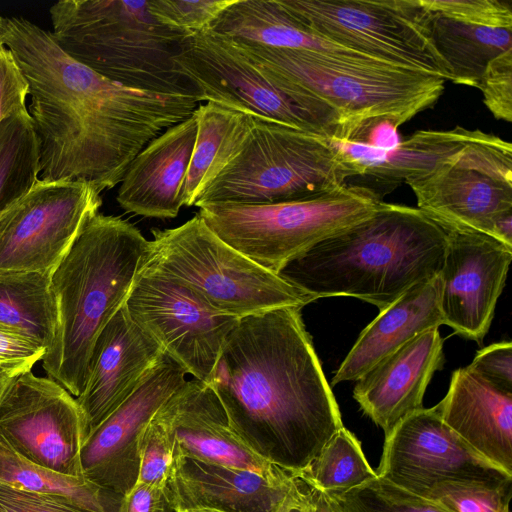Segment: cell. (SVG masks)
I'll return each instance as SVG.
<instances>
[{"mask_svg":"<svg viewBox=\"0 0 512 512\" xmlns=\"http://www.w3.org/2000/svg\"><path fill=\"white\" fill-rule=\"evenodd\" d=\"M301 473L326 493L346 492L377 476L362 451L361 443L345 427L330 438Z\"/></svg>","mask_w":512,"mask_h":512,"instance_id":"cell-32","label":"cell"},{"mask_svg":"<svg viewBox=\"0 0 512 512\" xmlns=\"http://www.w3.org/2000/svg\"><path fill=\"white\" fill-rule=\"evenodd\" d=\"M381 199L368 185H345L297 201L203 204L197 214L229 246L279 274L289 262L319 242L371 216Z\"/></svg>","mask_w":512,"mask_h":512,"instance_id":"cell-9","label":"cell"},{"mask_svg":"<svg viewBox=\"0 0 512 512\" xmlns=\"http://www.w3.org/2000/svg\"><path fill=\"white\" fill-rule=\"evenodd\" d=\"M197 133L193 114L152 139L131 161L116 196L127 212L174 218L183 205V186Z\"/></svg>","mask_w":512,"mask_h":512,"instance_id":"cell-23","label":"cell"},{"mask_svg":"<svg viewBox=\"0 0 512 512\" xmlns=\"http://www.w3.org/2000/svg\"><path fill=\"white\" fill-rule=\"evenodd\" d=\"M174 62L195 86L202 102L260 115L328 138L346 137L345 127L331 107L280 87L230 37L211 29L187 35Z\"/></svg>","mask_w":512,"mask_h":512,"instance_id":"cell-10","label":"cell"},{"mask_svg":"<svg viewBox=\"0 0 512 512\" xmlns=\"http://www.w3.org/2000/svg\"><path fill=\"white\" fill-rule=\"evenodd\" d=\"M86 437L76 398L51 378L29 371L13 378L0 398V440L35 464L83 477Z\"/></svg>","mask_w":512,"mask_h":512,"instance_id":"cell-15","label":"cell"},{"mask_svg":"<svg viewBox=\"0 0 512 512\" xmlns=\"http://www.w3.org/2000/svg\"><path fill=\"white\" fill-rule=\"evenodd\" d=\"M173 512H226L213 507L195 506L175 509Z\"/></svg>","mask_w":512,"mask_h":512,"instance_id":"cell-45","label":"cell"},{"mask_svg":"<svg viewBox=\"0 0 512 512\" xmlns=\"http://www.w3.org/2000/svg\"><path fill=\"white\" fill-rule=\"evenodd\" d=\"M148 242L130 222L98 212L51 272L57 326L42 365L75 398L84 389L96 339L123 307Z\"/></svg>","mask_w":512,"mask_h":512,"instance_id":"cell-4","label":"cell"},{"mask_svg":"<svg viewBox=\"0 0 512 512\" xmlns=\"http://www.w3.org/2000/svg\"><path fill=\"white\" fill-rule=\"evenodd\" d=\"M439 275L406 291L360 333L337 369L332 385L357 381L421 333L443 325Z\"/></svg>","mask_w":512,"mask_h":512,"instance_id":"cell-25","label":"cell"},{"mask_svg":"<svg viewBox=\"0 0 512 512\" xmlns=\"http://www.w3.org/2000/svg\"><path fill=\"white\" fill-rule=\"evenodd\" d=\"M169 487L138 483L120 499L117 512H173Z\"/></svg>","mask_w":512,"mask_h":512,"instance_id":"cell-43","label":"cell"},{"mask_svg":"<svg viewBox=\"0 0 512 512\" xmlns=\"http://www.w3.org/2000/svg\"><path fill=\"white\" fill-rule=\"evenodd\" d=\"M447 246L439 273L443 324L482 343L505 286L512 247L489 235L446 230Z\"/></svg>","mask_w":512,"mask_h":512,"instance_id":"cell-18","label":"cell"},{"mask_svg":"<svg viewBox=\"0 0 512 512\" xmlns=\"http://www.w3.org/2000/svg\"><path fill=\"white\" fill-rule=\"evenodd\" d=\"M163 354L123 305L97 337L84 389L76 397L87 436L138 388Z\"/></svg>","mask_w":512,"mask_h":512,"instance_id":"cell-21","label":"cell"},{"mask_svg":"<svg viewBox=\"0 0 512 512\" xmlns=\"http://www.w3.org/2000/svg\"><path fill=\"white\" fill-rule=\"evenodd\" d=\"M483 101L497 120L512 121V50L493 59L478 87Z\"/></svg>","mask_w":512,"mask_h":512,"instance_id":"cell-38","label":"cell"},{"mask_svg":"<svg viewBox=\"0 0 512 512\" xmlns=\"http://www.w3.org/2000/svg\"><path fill=\"white\" fill-rule=\"evenodd\" d=\"M233 40L279 86L331 107L346 129V140L379 121L398 128L431 108L446 82L437 75L387 64L351 62Z\"/></svg>","mask_w":512,"mask_h":512,"instance_id":"cell-6","label":"cell"},{"mask_svg":"<svg viewBox=\"0 0 512 512\" xmlns=\"http://www.w3.org/2000/svg\"><path fill=\"white\" fill-rule=\"evenodd\" d=\"M158 413L173 435L175 444L200 460L262 475L287 470L256 448L233 423L215 393L203 381L186 380Z\"/></svg>","mask_w":512,"mask_h":512,"instance_id":"cell-20","label":"cell"},{"mask_svg":"<svg viewBox=\"0 0 512 512\" xmlns=\"http://www.w3.org/2000/svg\"><path fill=\"white\" fill-rule=\"evenodd\" d=\"M378 476L424 497L444 483L501 489L512 475L495 466L450 429L435 407L403 419L385 436Z\"/></svg>","mask_w":512,"mask_h":512,"instance_id":"cell-14","label":"cell"},{"mask_svg":"<svg viewBox=\"0 0 512 512\" xmlns=\"http://www.w3.org/2000/svg\"><path fill=\"white\" fill-rule=\"evenodd\" d=\"M436 14L479 26L511 27L512 10L500 0H422Z\"/></svg>","mask_w":512,"mask_h":512,"instance_id":"cell-37","label":"cell"},{"mask_svg":"<svg viewBox=\"0 0 512 512\" xmlns=\"http://www.w3.org/2000/svg\"><path fill=\"white\" fill-rule=\"evenodd\" d=\"M511 497L512 486L489 489L455 483L437 485L424 496L451 512H510Z\"/></svg>","mask_w":512,"mask_h":512,"instance_id":"cell-36","label":"cell"},{"mask_svg":"<svg viewBox=\"0 0 512 512\" xmlns=\"http://www.w3.org/2000/svg\"><path fill=\"white\" fill-rule=\"evenodd\" d=\"M428 12L433 46L453 83L477 88L487 65L512 50L511 27L479 26Z\"/></svg>","mask_w":512,"mask_h":512,"instance_id":"cell-28","label":"cell"},{"mask_svg":"<svg viewBox=\"0 0 512 512\" xmlns=\"http://www.w3.org/2000/svg\"><path fill=\"white\" fill-rule=\"evenodd\" d=\"M443 361L439 328L427 330L357 380L353 397L386 436L407 416L424 408L426 388Z\"/></svg>","mask_w":512,"mask_h":512,"instance_id":"cell-22","label":"cell"},{"mask_svg":"<svg viewBox=\"0 0 512 512\" xmlns=\"http://www.w3.org/2000/svg\"><path fill=\"white\" fill-rule=\"evenodd\" d=\"M1 43L28 84L42 181L84 182L100 193L111 189L152 139L202 103L193 95L110 81L66 55L49 31L22 17L7 18Z\"/></svg>","mask_w":512,"mask_h":512,"instance_id":"cell-1","label":"cell"},{"mask_svg":"<svg viewBox=\"0 0 512 512\" xmlns=\"http://www.w3.org/2000/svg\"><path fill=\"white\" fill-rule=\"evenodd\" d=\"M194 115L197 133L183 186L185 206L194 205L197 197L237 156L254 125V114L214 102L200 103Z\"/></svg>","mask_w":512,"mask_h":512,"instance_id":"cell-27","label":"cell"},{"mask_svg":"<svg viewBox=\"0 0 512 512\" xmlns=\"http://www.w3.org/2000/svg\"><path fill=\"white\" fill-rule=\"evenodd\" d=\"M187 372L168 355L138 388L88 434L81 451L83 477L121 498L137 481V437L162 405L184 384Z\"/></svg>","mask_w":512,"mask_h":512,"instance_id":"cell-17","label":"cell"},{"mask_svg":"<svg viewBox=\"0 0 512 512\" xmlns=\"http://www.w3.org/2000/svg\"><path fill=\"white\" fill-rule=\"evenodd\" d=\"M468 367L495 388L512 394V343L502 341L479 350Z\"/></svg>","mask_w":512,"mask_h":512,"instance_id":"cell-40","label":"cell"},{"mask_svg":"<svg viewBox=\"0 0 512 512\" xmlns=\"http://www.w3.org/2000/svg\"><path fill=\"white\" fill-rule=\"evenodd\" d=\"M28 84L11 51L0 44V122L26 112Z\"/></svg>","mask_w":512,"mask_h":512,"instance_id":"cell-42","label":"cell"},{"mask_svg":"<svg viewBox=\"0 0 512 512\" xmlns=\"http://www.w3.org/2000/svg\"><path fill=\"white\" fill-rule=\"evenodd\" d=\"M0 481L23 490L61 495L94 512H116L114 507L121 499L105 493L84 477L65 475L35 464L1 440Z\"/></svg>","mask_w":512,"mask_h":512,"instance_id":"cell-30","label":"cell"},{"mask_svg":"<svg viewBox=\"0 0 512 512\" xmlns=\"http://www.w3.org/2000/svg\"><path fill=\"white\" fill-rule=\"evenodd\" d=\"M124 307L166 355L203 382L239 320L214 310L188 287L142 264Z\"/></svg>","mask_w":512,"mask_h":512,"instance_id":"cell-13","label":"cell"},{"mask_svg":"<svg viewBox=\"0 0 512 512\" xmlns=\"http://www.w3.org/2000/svg\"><path fill=\"white\" fill-rule=\"evenodd\" d=\"M46 350L13 331L0 327V372L15 378L31 371Z\"/></svg>","mask_w":512,"mask_h":512,"instance_id":"cell-41","label":"cell"},{"mask_svg":"<svg viewBox=\"0 0 512 512\" xmlns=\"http://www.w3.org/2000/svg\"><path fill=\"white\" fill-rule=\"evenodd\" d=\"M405 183L416 197L417 208L443 229L497 239L499 225L512 218L511 143L476 130L461 150Z\"/></svg>","mask_w":512,"mask_h":512,"instance_id":"cell-12","label":"cell"},{"mask_svg":"<svg viewBox=\"0 0 512 512\" xmlns=\"http://www.w3.org/2000/svg\"><path fill=\"white\" fill-rule=\"evenodd\" d=\"M12 377L8 376L7 374H4L0 372V398L2 397L3 393L5 392L6 388L12 381Z\"/></svg>","mask_w":512,"mask_h":512,"instance_id":"cell-46","label":"cell"},{"mask_svg":"<svg viewBox=\"0 0 512 512\" xmlns=\"http://www.w3.org/2000/svg\"><path fill=\"white\" fill-rule=\"evenodd\" d=\"M209 29L270 48L351 62L385 64L315 34L301 25L277 0H235Z\"/></svg>","mask_w":512,"mask_h":512,"instance_id":"cell-26","label":"cell"},{"mask_svg":"<svg viewBox=\"0 0 512 512\" xmlns=\"http://www.w3.org/2000/svg\"><path fill=\"white\" fill-rule=\"evenodd\" d=\"M328 494L343 512H451L378 475L346 492Z\"/></svg>","mask_w":512,"mask_h":512,"instance_id":"cell-33","label":"cell"},{"mask_svg":"<svg viewBox=\"0 0 512 512\" xmlns=\"http://www.w3.org/2000/svg\"><path fill=\"white\" fill-rule=\"evenodd\" d=\"M204 383L256 448L292 472L344 427L300 308L240 318Z\"/></svg>","mask_w":512,"mask_h":512,"instance_id":"cell-2","label":"cell"},{"mask_svg":"<svg viewBox=\"0 0 512 512\" xmlns=\"http://www.w3.org/2000/svg\"><path fill=\"white\" fill-rule=\"evenodd\" d=\"M287 512H306V510L304 508V502H303V504L301 506L292 508L291 510H289Z\"/></svg>","mask_w":512,"mask_h":512,"instance_id":"cell-48","label":"cell"},{"mask_svg":"<svg viewBox=\"0 0 512 512\" xmlns=\"http://www.w3.org/2000/svg\"><path fill=\"white\" fill-rule=\"evenodd\" d=\"M40 179L39 150L28 111L0 122V216Z\"/></svg>","mask_w":512,"mask_h":512,"instance_id":"cell-31","label":"cell"},{"mask_svg":"<svg viewBox=\"0 0 512 512\" xmlns=\"http://www.w3.org/2000/svg\"><path fill=\"white\" fill-rule=\"evenodd\" d=\"M49 14L57 46L104 78L133 89L200 98L174 62L187 35L158 22L147 1L63 0Z\"/></svg>","mask_w":512,"mask_h":512,"instance_id":"cell-5","label":"cell"},{"mask_svg":"<svg viewBox=\"0 0 512 512\" xmlns=\"http://www.w3.org/2000/svg\"><path fill=\"white\" fill-rule=\"evenodd\" d=\"M315 34L379 62L450 81L421 0H277Z\"/></svg>","mask_w":512,"mask_h":512,"instance_id":"cell-11","label":"cell"},{"mask_svg":"<svg viewBox=\"0 0 512 512\" xmlns=\"http://www.w3.org/2000/svg\"><path fill=\"white\" fill-rule=\"evenodd\" d=\"M0 512H94L53 494L23 490L0 481Z\"/></svg>","mask_w":512,"mask_h":512,"instance_id":"cell-39","label":"cell"},{"mask_svg":"<svg viewBox=\"0 0 512 512\" xmlns=\"http://www.w3.org/2000/svg\"><path fill=\"white\" fill-rule=\"evenodd\" d=\"M168 487L174 509L206 506L226 512H287L303 504L300 472L262 475L200 460L176 444Z\"/></svg>","mask_w":512,"mask_h":512,"instance_id":"cell-19","label":"cell"},{"mask_svg":"<svg viewBox=\"0 0 512 512\" xmlns=\"http://www.w3.org/2000/svg\"><path fill=\"white\" fill-rule=\"evenodd\" d=\"M56 326L51 273L0 270V327L47 351L54 341Z\"/></svg>","mask_w":512,"mask_h":512,"instance_id":"cell-29","label":"cell"},{"mask_svg":"<svg viewBox=\"0 0 512 512\" xmlns=\"http://www.w3.org/2000/svg\"><path fill=\"white\" fill-rule=\"evenodd\" d=\"M101 204L90 184L39 179L0 216V270L51 273Z\"/></svg>","mask_w":512,"mask_h":512,"instance_id":"cell-16","label":"cell"},{"mask_svg":"<svg viewBox=\"0 0 512 512\" xmlns=\"http://www.w3.org/2000/svg\"><path fill=\"white\" fill-rule=\"evenodd\" d=\"M175 441L158 411L140 431L136 442L138 483L168 485Z\"/></svg>","mask_w":512,"mask_h":512,"instance_id":"cell-34","label":"cell"},{"mask_svg":"<svg viewBox=\"0 0 512 512\" xmlns=\"http://www.w3.org/2000/svg\"><path fill=\"white\" fill-rule=\"evenodd\" d=\"M447 232L418 208L381 202L358 224L289 262L279 275L314 300L351 296L380 311L438 276Z\"/></svg>","mask_w":512,"mask_h":512,"instance_id":"cell-3","label":"cell"},{"mask_svg":"<svg viewBox=\"0 0 512 512\" xmlns=\"http://www.w3.org/2000/svg\"><path fill=\"white\" fill-rule=\"evenodd\" d=\"M152 235L141 264L180 282L222 314L240 319L315 301L229 246L198 214L178 227L153 229Z\"/></svg>","mask_w":512,"mask_h":512,"instance_id":"cell-8","label":"cell"},{"mask_svg":"<svg viewBox=\"0 0 512 512\" xmlns=\"http://www.w3.org/2000/svg\"><path fill=\"white\" fill-rule=\"evenodd\" d=\"M6 28H7V18L2 17L0 14V44H2L1 41H2L4 34L6 33Z\"/></svg>","mask_w":512,"mask_h":512,"instance_id":"cell-47","label":"cell"},{"mask_svg":"<svg viewBox=\"0 0 512 512\" xmlns=\"http://www.w3.org/2000/svg\"><path fill=\"white\" fill-rule=\"evenodd\" d=\"M434 407L473 450L512 475V394L467 366L453 372L445 397Z\"/></svg>","mask_w":512,"mask_h":512,"instance_id":"cell-24","label":"cell"},{"mask_svg":"<svg viewBox=\"0 0 512 512\" xmlns=\"http://www.w3.org/2000/svg\"><path fill=\"white\" fill-rule=\"evenodd\" d=\"M235 0H149V12L161 24L185 35L209 29Z\"/></svg>","mask_w":512,"mask_h":512,"instance_id":"cell-35","label":"cell"},{"mask_svg":"<svg viewBox=\"0 0 512 512\" xmlns=\"http://www.w3.org/2000/svg\"><path fill=\"white\" fill-rule=\"evenodd\" d=\"M306 512H343L335 499L314 486L301 472Z\"/></svg>","mask_w":512,"mask_h":512,"instance_id":"cell-44","label":"cell"},{"mask_svg":"<svg viewBox=\"0 0 512 512\" xmlns=\"http://www.w3.org/2000/svg\"><path fill=\"white\" fill-rule=\"evenodd\" d=\"M253 128L237 156L194 205H263L313 198L350 178L334 138L253 115Z\"/></svg>","mask_w":512,"mask_h":512,"instance_id":"cell-7","label":"cell"}]
</instances>
